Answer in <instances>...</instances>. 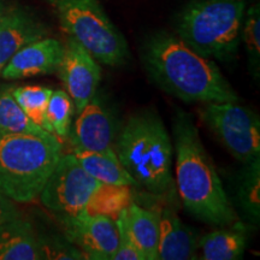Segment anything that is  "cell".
Returning a JSON list of instances; mask_svg holds the SVG:
<instances>
[{
	"label": "cell",
	"instance_id": "ffe728a7",
	"mask_svg": "<svg viewBox=\"0 0 260 260\" xmlns=\"http://www.w3.org/2000/svg\"><path fill=\"white\" fill-rule=\"evenodd\" d=\"M237 201L253 223L260 219V158L246 162L237 180Z\"/></svg>",
	"mask_w": 260,
	"mask_h": 260
},
{
	"label": "cell",
	"instance_id": "44dd1931",
	"mask_svg": "<svg viewBox=\"0 0 260 260\" xmlns=\"http://www.w3.org/2000/svg\"><path fill=\"white\" fill-rule=\"evenodd\" d=\"M132 203V187L100 183L89 198L86 211L116 218Z\"/></svg>",
	"mask_w": 260,
	"mask_h": 260
},
{
	"label": "cell",
	"instance_id": "5b68a950",
	"mask_svg": "<svg viewBox=\"0 0 260 260\" xmlns=\"http://www.w3.org/2000/svg\"><path fill=\"white\" fill-rule=\"evenodd\" d=\"M246 14L245 0H194L180 12L177 37L209 59H235Z\"/></svg>",
	"mask_w": 260,
	"mask_h": 260
},
{
	"label": "cell",
	"instance_id": "277c9868",
	"mask_svg": "<svg viewBox=\"0 0 260 260\" xmlns=\"http://www.w3.org/2000/svg\"><path fill=\"white\" fill-rule=\"evenodd\" d=\"M61 155L63 145L52 134L0 136V190L15 203L35 200Z\"/></svg>",
	"mask_w": 260,
	"mask_h": 260
},
{
	"label": "cell",
	"instance_id": "5bb4252c",
	"mask_svg": "<svg viewBox=\"0 0 260 260\" xmlns=\"http://www.w3.org/2000/svg\"><path fill=\"white\" fill-rule=\"evenodd\" d=\"M199 240L170 207L160 211L157 260H190L197 258Z\"/></svg>",
	"mask_w": 260,
	"mask_h": 260
},
{
	"label": "cell",
	"instance_id": "30bf717a",
	"mask_svg": "<svg viewBox=\"0 0 260 260\" xmlns=\"http://www.w3.org/2000/svg\"><path fill=\"white\" fill-rule=\"evenodd\" d=\"M70 129L69 136L75 152L115 151L119 125L115 113L98 92L83 107Z\"/></svg>",
	"mask_w": 260,
	"mask_h": 260
},
{
	"label": "cell",
	"instance_id": "3957f363",
	"mask_svg": "<svg viewBox=\"0 0 260 260\" xmlns=\"http://www.w3.org/2000/svg\"><path fill=\"white\" fill-rule=\"evenodd\" d=\"M115 152L139 188L154 195L175 190L172 139L154 110H140L128 117L119 126Z\"/></svg>",
	"mask_w": 260,
	"mask_h": 260
},
{
	"label": "cell",
	"instance_id": "e0dca14e",
	"mask_svg": "<svg viewBox=\"0 0 260 260\" xmlns=\"http://www.w3.org/2000/svg\"><path fill=\"white\" fill-rule=\"evenodd\" d=\"M248 243V234L239 222L213 230L199 240L205 260L242 259Z\"/></svg>",
	"mask_w": 260,
	"mask_h": 260
},
{
	"label": "cell",
	"instance_id": "cb8c5ba5",
	"mask_svg": "<svg viewBox=\"0 0 260 260\" xmlns=\"http://www.w3.org/2000/svg\"><path fill=\"white\" fill-rule=\"evenodd\" d=\"M241 38L245 42L249 69L254 77L259 80L260 75V11L259 4L248 9L245 14L241 28Z\"/></svg>",
	"mask_w": 260,
	"mask_h": 260
},
{
	"label": "cell",
	"instance_id": "8992f818",
	"mask_svg": "<svg viewBox=\"0 0 260 260\" xmlns=\"http://www.w3.org/2000/svg\"><path fill=\"white\" fill-rule=\"evenodd\" d=\"M60 27L95 59L107 67H123L130 59L128 42L99 0H46Z\"/></svg>",
	"mask_w": 260,
	"mask_h": 260
},
{
	"label": "cell",
	"instance_id": "484cf974",
	"mask_svg": "<svg viewBox=\"0 0 260 260\" xmlns=\"http://www.w3.org/2000/svg\"><path fill=\"white\" fill-rule=\"evenodd\" d=\"M17 217L22 216L16 206V203L0 190V224L8 222L10 219L17 218Z\"/></svg>",
	"mask_w": 260,
	"mask_h": 260
},
{
	"label": "cell",
	"instance_id": "6da1fadb",
	"mask_svg": "<svg viewBox=\"0 0 260 260\" xmlns=\"http://www.w3.org/2000/svg\"><path fill=\"white\" fill-rule=\"evenodd\" d=\"M141 60L153 83L182 102H240L214 61L198 54L175 35L158 31L148 37L142 45Z\"/></svg>",
	"mask_w": 260,
	"mask_h": 260
},
{
	"label": "cell",
	"instance_id": "d6986e66",
	"mask_svg": "<svg viewBox=\"0 0 260 260\" xmlns=\"http://www.w3.org/2000/svg\"><path fill=\"white\" fill-rule=\"evenodd\" d=\"M12 87H0V136L10 134L48 135L28 118L12 95Z\"/></svg>",
	"mask_w": 260,
	"mask_h": 260
},
{
	"label": "cell",
	"instance_id": "7c38bea8",
	"mask_svg": "<svg viewBox=\"0 0 260 260\" xmlns=\"http://www.w3.org/2000/svg\"><path fill=\"white\" fill-rule=\"evenodd\" d=\"M64 44L53 38H42L22 47L5 65L0 76L22 80L40 75L57 74L63 59Z\"/></svg>",
	"mask_w": 260,
	"mask_h": 260
},
{
	"label": "cell",
	"instance_id": "4fadbf2b",
	"mask_svg": "<svg viewBox=\"0 0 260 260\" xmlns=\"http://www.w3.org/2000/svg\"><path fill=\"white\" fill-rule=\"evenodd\" d=\"M46 35L45 24L31 12L22 8L9 6L0 17V74L22 47Z\"/></svg>",
	"mask_w": 260,
	"mask_h": 260
},
{
	"label": "cell",
	"instance_id": "603a6c76",
	"mask_svg": "<svg viewBox=\"0 0 260 260\" xmlns=\"http://www.w3.org/2000/svg\"><path fill=\"white\" fill-rule=\"evenodd\" d=\"M75 115V105L67 90H53L48 100L46 110V119L48 132L54 135L59 141L68 140L73 117Z\"/></svg>",
	"mask_w": 260,
	"mask_h": 260
},
{
	"label": "cell",
	"instance_id": "9a60e30c",
	"mask_svg": "<svg viewBox=\"0 0 260 260\" xmlns=\"http://www.w3.org/2000/svg\"><path fill=\"white\" fill-rule=\"evenodd\" d=\"M40 259H46V252L30 222L17 217L0 224V260Z\"/></svg>",
	"mask_w": 260,
	"mask_h": 260
},
{
	"label": "cell",
	"instance_id": "8fae6325",
	"mask_svg": "<svg viewBox=\"0 0 260 260\" xmlns=\"http://www.w3.org/2000/svg\"><path fill=\"white\" fill-rule=\"evenodd\" d=\"M57 74L73 99L75 113H80L98 92L102 79L99 61L79 42L69 38L64 44L63 59Z\"/></svg>",
	"mask_w": 260,
	"mask_h": 260
},
{
	"label": "cell",
	"instance_id": "7a4b0ae2",
	"mask_svg": "<svg viewBox=\"0 0 260 260\" xmlns=\"http://www.w3.org/2000/svg\"><path fill=\"white\" fill-rule=\"evenodd\" d=\"M172 136L176 187L186 210L211 225L228 226L239 222L190 113L177 110L172 121Z\"/></svg>",
	"mask_w": 260,
	"mask_h": 260
},
{
	"label": "cell",
	"instance_id": "7402d4cb",
	"mask_svg": "<svg viewBox=\"0 0 260 260\" xmlns=\"http://www.w3.org/2000/svg\"><path fill=\"white\" fill-rule=\"evenodd\" d=\"M11 92L28 118L48 132L46 110L53 89L42 86H23L12 87Z\"/></svg>",
	"mask_w": 260,
	"mask_h": 260
},
{
	"label": "cell",
	"instance_id": "2e32d148",
	"mask_svg": "<svg viewBox=\"0 0 260 260\" xmlns=\"http://www.w3.org/2000/svg\"><path fill=\"white\" fill-rule=\"evenodd\" d=\"M126 229L145 260H157L160 212L132 203L122 211Z\"/></svg>",
	"mask_w": 260,
	"mask_h": 260
},
{
	"label": "cell",
	"instance_id": "ac0fdd59",
	"mask_svg": "<svg viewBox=\"0 0 260 260\" xmlns=\"http://www.w3.org/2000/svg\"><path fill=\"white\" fill-rule=\"evenodd\" d=\"M74 154L84 170L100 183L139 188L134 178L123 168L115 151L75 152Z\"/></svg>",
	"mask_w": 260,
	"mask_h": 260
},
{
	"label": "cell",
	"instance_id": "9c48e42d",
	"mask_svg": "<svg viewBox=\"0 0 260 260\" xmlns=\"http://www.w3.org/2000/svg\"><path fill=\"white\" fill-rule=\"evenodd\" d=\"M68 241L83 252L87 259L112 260L119 235L115 218L90 214L86 210L69 216H57Z\"/></svg>",
	"mask_w": 260,
	"mask_h": 260
},
{
	"label": "cell",
	"instance_id": "4316f807",
	"mask_svg": "<svg viewBox=\"0 0 260 260\" xmlns=\"http://www.w3.org/2000/svg\"><path fill=\"white\" fill-rule=\"evenodd\" d=\"M8 8H9V6L6 5L5 0H0V17L4 15V12L6 11V10H8Z\"/></svg>",
	"mask_w": 260,
	"mask_h": 260
},
{
	"label": "cell",
	"instance_id": "52a82bcc",
	"mask_svg": "<svg viewBox=\"0 0 260 260\" xmlns=\"http://www.w3.org/2000/svg\"><path fill=\"white\" fill-rule=\"evenodd\" d=\"M200 118L236 160L260 158V119L239 103H209L200 109Z\"/></svg>",
	"mask_w": 260,
	"mask_h": 260
},
{
	"label": "cell",
	"instance_id": "d4e9b609",
	"mask_svg": "<svg viewBox=\"0 0 260 260\" xmlns=\"http://www.w3.org/2000/svg\"><path fill=\"white\" fill-rule=\"evenodd\" d=\"M115 219L117 228H118L119 241L118 247H117L115 254L112 256V260H145L144 254L140 251L139 247L136 246L134 240L130 236L128 229H126L122 213H119Z\"/></svg>",
	"mask_w": 260,
	"mask_h": 260
},
{
	"label": "cell",
	"instance_id": "ba28073f",
	"mask_svg": "<svg viewBox=\"0 0 260 260\" xmlns=\"http://www.w3.org/2000/svg\"><path fill=\"white\" fill-rule=\"evenodd\" d=\"M99 184L74 153H63L39 198L56 217L76 214L86 210L89 198Z\"/></svg>",
	"mask_w": 260,
	"mask_h": 260
}]
</instances>
